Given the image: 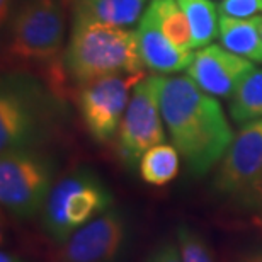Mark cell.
<instances>
[{"mask_svg": "<svg viewBox=\"0 0 262 262\" xmlns=\"http://www.w3.org/2000/svg\"><path fill=\"white\" fill-rule=\"evenodd\" d=\"M262 189V119L244 124L214 176V191L255 206Z\"/></svg>", "mask_w": 262, "mask_h": 262, "instance_id": "obj_7", "label": "cell"}, {"mask_svg": "<svg viewBox=\"0 0 262 262\" xmlns=\"http://www.w3.org/2000/svg\"><path fill=\"white\" fill-rule=\"evenodd\" d=\"M63 65L78 85L101 77L145 72L136 31L78 19H73Z\"/></svg>", "mask_w": 262, "mask_h": 262, "instance_id": "obj_2", "label": "cell"}, {"mask_svg": "<svg viewBox=\"0 0 262 262\" xmlns=\"http://www.w3.org/2000/svg\"><path fill=\"white\" fill-rule=\"evenodd\" d=\"M51 165L24 148L0 159V201L15 218H31L45 206L51 191Z\"/></svg>", "mask_w": 262, "mask_h": 262, "instance_id": "obj_5", "label": "cell"}, {"mask_svg": "<svg viewBox=\"0 0 262 262\" xmlns=\"http://www.w3.org/2000/svg\"><path fill=\"white\" fill-rule=\"evenodd\" d=\"M148 10L167 39L182 50H192L191 26L177 0H154Z\"/></svg>", "mask_w": 262, "mask_h": 262, "instance_id": "obj_18", "label": "cell"}, {"mask_svg": "<svg viewBox=\"0 0 262 262\" xmlns=\"http://www.w3.org/2000/svg\"><path fill=\"white\" fill-rule=\"evenodd\" d=\"M128 240V222L116 208L99 214L67 240L61 262H118Z\"/></svg>", "mask_w": 262, "mask_h": 262, "instance_id": "obj_9", "label": "cell"}, {"mask_svg": "<svg viewBox=\"0 0 262 262\" xmlns=\"http://www.w3.org/2000/svg\"><path fill=\"white\" fill-rule=\"evenodd\" d=\"M254 68L252 61L244 56L220 45H208L194 53L187 75L211 96L232 97Z\"/></svg>", "mask_w": 262, "mask_h": 262, "instance_id": "obj_10", "label": "cell"}, {"mask_svg": "<svg viewBox=\"0 0 262 262\" xmlns=\"http://www.w3.org/2000/svg\"><path fill=\"white\" fill-rule=\"evenodd\" d=\"M146 262H182L179 247H177V244H172V242L162 244L160 247H157L154 252L150 254V257L146 259Z\"/></svg>", "mask_w": 262, "mask_h": 262, "instance_id": "obj_21", "label": "cell"}, {"mask_svg": "<svg viewBox=\"0 0 262 262\" xmlns=\"http://www.w3.org/2000/svg\"><path fill=\"white\" fill-rule=\"evenodd\" d=\"M254 20H255V26H257V29L260 33V38H262V14L260 15H254Z\"/></svg>", "mask_w": 262, "mask_h": 262, "instance_id": "obj_25", "label": "cell"}, {"mask_svg": "<svg viewBox=\"0 0 262 262\" xmlns=\"http://www.w3.org/2000/svg\"><path fill=\"white\" fill-rule=\"evenodd\" d=\"M61 0H28L10 24L9 56L19 63L53 67L58 63L65 36Z\"/></svg>", "mask_w": 262, "mask_h": 262, "instance_id": "obj_4", "label": "cell"}, {"mask_svg": "<svg viewBox=\"0 0 262 262\" xmlns=\"http://www.w3.org/2000/svg\"><path fill=\"white\" fill-rule=\"evenodd\" d=\"M191 26L192 50H201L220 38V15L211 0H177Z\"/></svg>", "mask_w": 262, "mask_h": 262, "instance_id": "obj_15", "label": "cell"}, {"mask_svg": "<svg viewBox=\"0 0 262 262\" xmlns=\"http://www.w3.org/2000/svg\"><path fill=\"white\" fill-rule=\"evenodd\" d=\"M145 0H73V19L107 26H133L143 14Z\"/></svg>", "mask_w": 262, "mask_h": 262, "instance_id": "obj_12", "label": "cell"}, {"mask_svg": "<svg viewBox=\"0 0 262 262\" xmlns=\"http://www.w3.org/2000/svg\"><path fill=\"white\" fill-rule=\"evenodd\" d=\"M160 111L172 145L194 176L222 162L235 138L220 102L191 77H160Z\"/></svg>", "mask_w": 262, "mask_h": 262, "instance_id": "obj_1", "label": "cell"}, {"mask_svg": "<svg viewBox=\"0 0 262 262\" xmlns=\"http://www.w3.org/2000/svg\"><path fill=\"white\" fill-rule=\"evenodd\" d=\"M141 78H145V72L101 77L80 85L78 109L87 131L96 141L106 143L116 135L131 92Z\"/></svg>", "mask_w": 262, "mask_h": 262, "instance_id": "obj_8", "label": "cell"}, {"mask_svg": "<svg viewBox=\"0 0 262 262\" xmlns=\"http://www.w3.org/2000/svg\"><path fill=\"white\" fill-rule=\"evenodd\" d=\"M2 262H20V260H15V259H12L9 254H2Z\"/></svg>", "mask_w": 262, "mask_h": 262, "instance_id": "obj_26", "label": "cell"}, {"mask_svg": "<svg viewBox=\"0 0 262 262\" xmlns=\"http://www.w3.org/2000/svg\"><path fill=\"white\" fill-rule=\"evenodd\" d=\"M138 48L143 65L157 73H177L187 70L192 63V50H182L165 38L154 15L146 9L138 20Z\"/></svg>", "mask_w": 262, "mask_h": 262, "instance_id": "obj_11", "label": "cell"}, {"mask_svg": "<svg viewBox=\"0 0 262 262\" xmlns=\"http://www.w3.org/2000/svg\"><path fill=\"white\" fill-rule=\"evenodd\" d=\"M160 75L136 83L118 129L119 155L128 167H136L151 146L164 143L165 129L160 111Z\"/></svg>", "mask_w": 262, "mask_h": 262, "instance_id": "obj_6", "label": "cell"}, {"mask_svg": "<svg viewBox=\"0 0 262 262\" xmlns=\"http://www.w3.org/2000/svg\"><path fill=\"white\" fill-rule=\"evenodd\" d=\"M29 111L23 106L17 97L4 94L0 99V150L2 154L9 150L24 148L31 136Z\"/></svg>", "mask_w": 262, "mask_h": 262, "instance_id": "obj_14", "label": "cell"}, {"mask_svg": "<svg viewBox=\"0 0 262 262\" xmlns=\"http://www.w3.org/2000/svg\"><path fill=\"white\" fill-rule=\"evenodd\" d=\"M181 154L174 145H155L141 157L140 176L150 186H165L179 174Z\"/></svg>", "mask_w": 262, "mask_h": 262, "instance_id": "obj_17", "label": "cell"}, {"mask_svg": "<svg viewBox=\"0 0 262 262\" xmlns=\"http://www.w3.org/2000/svg\"><path fill=\"white\" fill-rule=\"evenodd\" d=\"M113 194L101 179L89 170H77L51 187L43 206V227L46 235L65 244L73 232L107 211Z\"/></svg>", "mask_w": 262, "mask_h": 262, "instance_id": "obj_3", "label": "cell"}, {"mask_svg": "<svg viewBox=\"0 0 262 262\" xmlns=\"http://www.w3.org/2000/svg\"><path fill=\"white\" fill-rule=\"evenodd\" d=\"M0 5H2V20L7 15V9H9V0H0Z\"/></svg>", "mask_w": 262, "mask_h": 262, "instance_id": "obj_24", "label": "cell"}, {"mask_svg": "<svg viewBox=\"0 0 262 262\" xmlns=\"http://www.w3.org/2000/svg\"><path fill=\"white\" fill-rule=\"evenodd\" d=\"M177 247L182 262H214L206 238L187 225L177 228Z\"/></svg>", "mask_w": 262, "mask_h": 262, "instance_id": "obj_19", "label": "cell"}, {"mask_svg": "<svg viewBox=\"0 0 262 262\" xmlns=\"http://www.w3.org/2000/svg\"><path fill=\"white\" fill-rule=\"evenodd\" d=\"M220 41L232 53L262 63V38L254 17L238 19L220 14Z\"/></svg>", "mask_w": 262, "mask_h": 262, "instance_id": "obj_13", "label": "cell"}, {"mask_svg": "<svg viewBox=\"0 0 262 262\" xmlns=\"http://www.w3.org/2000/svg\"><path fill=\"white\" fill-rule=\"evenodd\" d=\"M228 111L240 126L262 119V68H254L244 78L230 97Z\"/></svg>", "mask_w": 262, "mask_h": 262, "instance_id": "obj_16", "label": "cell"}, {"mask_svg": "<svg viewBox=\"0 0 262 262\" xmlns=\"http://www.w3.org/2000/svg\"><path fill=\"white\" fill-rule=\"evenodd\" d=\"M255 218H257V222L262 225V189L259 192V198H257V203H255Z\"/></svg>", "mask_w": 262, "mask_h": 262, "instance_id": "obj_23", "label": "cell"}, {"mask_svg": "<svg viewBox=\"0 0 262 262\" xmlns=\"http://www.w3.org/2000/svg\"><path fill=\"white\" fill-rule=\"evenodd\" d=\"M235 262H262V247H254L244 250Z\"/></svg>", "mask_w": 262, "mask_h": 262, "instance_id": "obj_22", "label": "cell"}, {"mask_svg": "<svg viewBox=\"0 0 262 262\" xmlns=\"http://www.w3.org/2000/svg\"><path fill=\"white\" fill-rule=\"evenodd\" d=\"M218 10L220 14H227L232 17L249 19L262 12V0H222Z\"/></svg>", "mask_w": 262, "mask_h": 262, "instance_id": "obj_20", "label": "cell"}]
</instances>
